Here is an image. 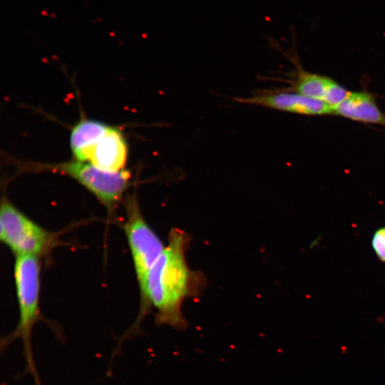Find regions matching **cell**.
Listing matches in <instances>:
<instances>
[{
	"mask_svg": "<svg viewBox=\"0 0 385 385\" xmlns=\"http://www.w3.org/2000/svg\"><path fill=\"white\" fill-rule=\"evenodd\" d=\"M333 113L356 122L385 127V113L375 96L366 90L349 91L344 100L333 108Z\"/></svg>",
	"mask_w": 385,
	"mask_h": 385,
	"instance_id": "obj_9",
	"label": "cell"
},
{
	"mask_svg": "<svg viewBox=\"0 0 385 385\" xmlns=\"http://www.w3.org/2000/svg\"><path fill=\"white\" fill-rule=\"evenodd\" d=\"M123 227L141 293L150 269L165 246L144 219L135 198L127 201Z\"/></svg>",
	"mask_w": 385,
	"mask_h": 385,
	"instance_id": "obj_6",
	"label": "cell"
},
{
	"mask_svg": "<svg viewBox=\"0 0 385 385\" xmlns=\"http://www.w3.org/2000/svg\"><path fill=\"white\" fill-rule=\"evenodd\" d=\"M0 239L16 255L39 257L50 250L53 237L6 198H3L0 210Z\"/></svg>",
	"mask_w": 385,
	"mask_h": 385,
	"instance_id": "obj_5",
	"label": "cell"
},
{
	"mask_svg": "<svg viewBox=\"0 0 385 385\" xmlns=\"http://www.w3.org/2000/svg\"><path fill=\"white\" fill-rule=\"evenodd\" d=\"M296 65L297 68L294 80L291 86L286 89L324 102L332 108L347 95L349 91L331 77L307 71L299 65Z\"/></svg>",
	"mask_w": 385,
	"mask_h": 385,
	"instance_id": "obj_8",
	"label": "cell"
},
{
	"mask_svg": "<svg viewBox=\"0 0 385 385\" xmlns=\"http://www.w3.org/2000/svg\"><path fill=\"white\" fill-rule=\"evenodd\" d=\"M371 246L378 259L385 263V226L376 230L371 239Z\"/></svg>",
	"mask_w": 385,
	"mask_h": 385,
	"instance_id": "obj_10",
	"label": "cell"
},
{
	"mask_svg": "<svg viewBox=\"0 0 385 385\" xmlns=\"http://www.w3.org/2000/svg\"><path fill=\"white\" fill-rule=\"evenodd\" d=\"M33 171H51L67 175L91 192L108 209H113L127 190L130 173L125 169L108 172L76 160L59 163H31L24 167Z\"/></svg>",
	"mask_w": 385,
	"mask_h": 385,
	"instance_id": "obj_3",
	"label": "cell"
},
{
	"mask_svg": "<svg viewBox=\"0 0 385 385\" xmlns=\"http://www.w3.org/2000/svg\"><path fill=\"white\" fill-rule=\"evenodd\" d=\"M188 235L183 230L170 231L168 244L150 269L141 294L143 305L157 311L156 321L175 328H184V301L199 289L200 277L186 260Z\"/></svg>",
	"mask_w": 385,
	"mask_h": 385,
	"instance_id": "obj_1",
	"label": "cell"
},
{
	"mask_svg": "<svg viewBox=\"0 0 385 385\" xmlns=\"http://www.w3.org/2000/svg\"><path fill=\"white\" fill-rule=\"evenodd\" d=\"M382 385H385V384H382Z\"/></svg>",
	"mask_w": 385,
	"mask_h": 385,
	"instance_id": "obj_11",
	"label": "cell"
},
{
	"mask_svg": "<svg viewBox=\"0 0 385 385\" xmlns=\"http://www.w3.org/2000/svg\"><path fill=\"white\" fill-rule=\"evenodd\" d=\"M233 100L240 103L303 115H334L333 108L328 104L287 89L262 91L252 96Z\"/></svg>",
	"mask_w": 385,
	"mask_h": 385,
	"instance_id": "obj_7",
	"label": "cell"
},
{
	"mask_svg": "<svg viewBox=\"0 0 385 385\" xmlns=\"http://www.w3.org/2000/svg\"><path fill=\"white\" fill-rule=\"evenodd\" d=\"M38 257L16 255L14 282L19 319L14 337L22 339L29 361H31L30 339L39 314L40 264Z\"/></svg>",
	"mask_w": 385,
	"mask_h": 385,
	"instance_id": "obj_4",
	"label": "cell"
},
{
	"mask_svg": "<svg viewBox=\"0 0 385 385\" xmlns=\"http://www.w3.org/2000/svg\"><path fill=\"white\" fill-rule=\"evenodd\" d=\"M69 145L73 160L108 172L125 169L128 148L124 134L117 127L83 118L73 126Z\"/></svg>",
	"mask_w": 385,
	"mask_h": 385,
	"instance_id": "obj_2",
	"label": "cell"
}]
</instances>
